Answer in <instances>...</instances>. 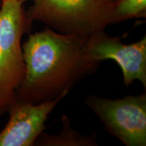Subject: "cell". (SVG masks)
I'll return each instance as SVG.
<instances>
[{"label": "cell", "mask_w": 146, "mask_h": 146, "mask_svg": "<svg viewBox=\"0 0 146 146\" xmlns=\"http://www.w3.org/2000/svg\"><path fill=\"white\" fill-rule=\"evenodd\" d=\"M86 40L50 27L29 35L22 45L25 74L18 99L39 104L64 98L81 78L96 72L100 63L87 58Z\"/></svg>", "instance_id": "1"}, {"label": "cell", "mask_w": 146, "mask_h": 146, "mask_svg": "<svg viewBox=\"0 0 146 146\" xmlns=\"http://www.w3.org/2000/svg\"><path fill=\"white\" fill-rule=\"evenodd\" d=\"M1 0H0V5H1Z\"/></svg>", "instance_id": "11"}, {"label": "cell", "mask_w": 146, "mask_h": 146, "mask_svg": "<svg viewBox=\"0 0 146 146\" xmlns=\"http://www.w3.org/2000/svg\"><path fill=\"white\" fill-rule=\"evenodd\" d=\"M63 98L39 104L16 100L8 110L10 118L0 131V146H33L43 133L48 116Z\"/></svg>", "instance_id": "6"}, {"label": "cell", "mask_w": 146, "mask_h": 146, "mask_svg": "<svg viewBox=\"0 0 146 146\" xmlns=\"http://www.w3.org/2000/svg\"><path fill=\"white\" fill-rule=\"evenodd\" d=\"M33 21L23 3L2 0L0 5V117L18 99V89L25 74L22 37L31 31Z\"/></svg>", "instance_id": "2"}, {"label": "cell", "mask_w": 146, "mask_h": 146, "mask_svg": "<svg viewBox=\"0 0 146 146\" xmlns=\"http://www.w3.org/2000/svg\"><path fill=\"white\" fill-rule=\"evenodd\" d=\"M2 1V0H1ZM17 1H20V2H21L22 3H24L25 2H26V1H33V0H17Z\"/></svg>", "instance_id": "9"}, {"label": "cell", "mask_w": 146, "mask_h": 146, "mask_svg": "<svg viewBox=\"0 0 146 146\" xmlns=\"http://www.w3.org/2000/svg\"><path fill=\"white\" fill-rule=\"evenodd\" d=\"M146 17V0H116L112 2L110 25Z\"/></svg>", "instance_id": "8"}, {"label": "cell", "mask_w": 146, "mask_h": 146, "mask_svg": "<svg viewBox=\"0 0 146 146\" xmlns=\"http://www.w3.org/2000/svg\"><path fill=\"white\" fill-rule=\"evenodd\" d=\"M26 11L38 21L64 34L87 38L110 25L112 2L108 0H33Z\"/></svg>", "instance_id": "3"}, {"label": "cell", "mask_w": 146, "mask_h": 146, "mask_svg": "<svg viewBox=\"0 0 146 146\" xmlns=\"http://www.w3.org/2000/svg\"><path fill=\"white\" fill-rule=\"evenodd\" d=\"M85 50L91 61L114 60L121 69L125 86L139 81L146 88V36L135 43L125 44L118 36L102 31L87 38Z\"/></svg>", "instance_id": "5"}, {"label": "cell", "mask_w": 146, "mask_h": 146, "mask_svg": "<svg viewBox=\"0 0 146 146\" xmlns=\"http://www.w3.org/2000/svg\"><path fill=\"white\" fill-rule=\"evenodd\" d=\"M108 1H110V2H114V1H116V0H108Z\"/></svg>", "instance_id": "10"}, {"label": "cell", "mask_w": 146, "mask_h": 146, "mask_svg": "<svg viewBox=\"0 0 146 146\" xmlns=\"http://www.w3.org/2000/svg\"><path fill=\"white\" fill-rule=\"evenodd\" d=\"M62 129L57 135L42 133L35 142L36 145L45 146H94L97 145L95 135L85 136L73 130L68 116H62Z\"/></svg>", "instance_id": "7"}, {"label": "cell", "mask_w": 146, "mask_h": 146, "mask_svg": "<svg viewBox=\"0 0 146 146\" xmlns=\"http://www.w3.org/2000/svg\"><path fill=\"white\" fill-rule=\"evenodd\" d=\"M86 105L105 129L126 146L146 145V94L109 99L91 95Z\"/></svg>", "instance_id": "4"}]
</instances>
